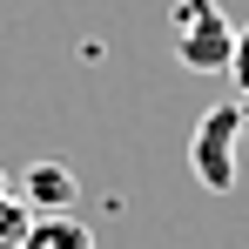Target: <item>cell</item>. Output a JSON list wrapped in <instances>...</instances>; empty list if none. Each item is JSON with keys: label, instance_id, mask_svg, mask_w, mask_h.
Wrapping results in <instances>:
<instances>
[{"label": "cell", "instance_id": "1", "mask_svg": "<svg viewBox=\"0 0 249 249\" xmlns=\"http://www.w3.org/2000/svg\"><path fill=\"white\" fill-rule=\"evenodd\" d=\"M168 34H175V61L189 74H229L236 54V20L215 0H175L168 7Z\"/></svg>", "mask_w": 249, "mask_h": 249}, {"label": "cell", "instance_id": "2", "mask_svg": "<svg viewBox=\"0 0 249 249\" xmlns=\"http://www.w3.org/2000/svg\"><path fill=\"white\" fill-rule=\"evenodd\" d=\"M236 148H243V101H215L202 122H196V135H189V168H196V182L215 189V196L236 189V175H243Z\"/></svg>", "mask_w": 249, "mask_h": 249}, {"label": "cell", "instance_id": "3", "mask_svg": "<svg viewBox=\"0 0 249 249\" xmlns=\"http://www.w3.org/2000/svg\"><path fill=\"white\" fill-rule=\"evenodd\" d=\"M14 196L34 209V215H68L74 196H81V182H74V168H68V162H34V168H20Z\"/></svg>", "mask_w": 249, "mask_h": 249}, {"label": "cell", "instance_id": "4", "mask_svg": "<svg viewBox=\"0 0 249 249\" xmlns=\"http://www.w3.org/2000/svg\"><path fill=\"white\" fill-rule=\"evenodd\" d=\"M27 249H94V236H88V222H74V215H34Z\"/></svg>", "mask_w": 249, "mask_h": 249}, {"label": "cell", "instance_id": "5", "mask_svg": "<svg viewBox=\"0 0 249 249\" xmlns=\"http://www.w3.org/2000/svg\"><path fill=\"white\" fill-rule=\"evenodd\" d=\"M27 229H34V209L14 189H0V249H27Z\"/></svg>", "mask_w": 249, "mask_h": 249}, {"label": "cell", "instance_id": "6", "mask_svg": "<svg viewBox=\"0 0 249 249\" xmlns=\"http://www.w3.org/2000/svg\"><path fill=\"white\" fill-rule=\"evenodd\" d=\"M229 81H236V94L249 101V27H236V54H229Z\"/></svg>", "mask_w": 249, "mask_h": 249}, {"label": "cell", "instance_id": "7", "mask_svg": "<svg viewBox=\"0 0 249 249\" xmlns=\"http://www.w3.org/2000/svg\"><path fill=\"white\" fill-rule=\"evenodd\" d=\"M0 189H14V182H7V168H0Z\"/></svg>", "mask_w": 249, "mask_h": 249}]
</instances>
